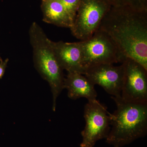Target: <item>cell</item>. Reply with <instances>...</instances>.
Wrapping results in <instances>:
<instances>
[{
    "label": "cell",
    "mask_w": 147,
    "mask_h": 147,
    "mask_svg": "<svg viewBox=\"0 0 147 147\" xmlns=\"http://www.w3.org/2000/svg\"><path fill=\"white\" fill-rule=\"evenodd\" d=\"M98 29L110 37L125 57L147 70V10L111 6Z\"/></svg>",
    "instance_id": "cell-1"
},
{
    "label": "cell",
    "mask_w": 147,
    "mask_h": 147,
    "mask_svg": "<svg viewBox=\"0 0 147 147\" xmlns=\"http://www.w3.org/2000/svg\"><path fill=\"white\" fill-rule=\"evenodd\" d=\"M117 109L110 113V132L107 143L121 147L145 137L147 132V102L126 101L121 96H112Z\"/></svg>",
    "instance_id": "cell-2"
},
{
    "label": "cell",
    "mask_w": 147,
    "mask_h": 147,
    "mask_svg": "<svg viewBox=\"0 0 147 147\" xmlns=\"http://www.w3.org/2000/svg\"><path fill=\"white\" fill-rule=\"evenodd\" d=\"M29 33L35 67L50 85L53 96V110L55 111L57 98L64 89L63 69L55 57L51 40L38 24L32 23Z\"/></svg>",
    "instance_id": "cell-3"
},
{
    "label": "cell",
    "mask_w": 147,
    "mask_h": 147,
    "mask_svg": "<svg viewBox=\"0 0 147 147\" xmlns=\"http://www.w3.org/2000/svg\"><path fill=\"white\" fill-rule=\"evenodd\" d=\"M80 42L82 65L85 70L98 65L122 63L127 59L110 37L98 29L90 38Z\"/></svg>",
    "instance_id": "cell-4"
},
{
    "label": "cell",
    "mask_w": 147,
    "mask_h": 147,
    "mask_svg": "<svg viewBox=\"0 0 147 147\" xmlns=\"http://www.w3.org/2000/svg\"><path fill=\"white\" fill-rule=\"evenodd\" d=\"M111 7L105 0H81L70 29L72 35L81 40L90 38L98 29Z\"/></svg>",
    "instance_id": "cell-5"
},
{
    "label": "cell",
    "mask_w": 147,
    "mask_h": 147,
    "mask_svg": "<svg viewBox=\"0 0 147 147\" xmlns=\"http://www.w3.org/2000/svg\"><path fill=\"white\" fill-rule=\"evenodd\" d=\"M86 126L81 132V147H93L97 141L106 139L110 132V113L97 99L88 101L84 107Z\"/></svg>",
    "instance_id": "cell-6"
},
{
    "label": "cell",
    "mask_w": 147,
    "mask_h": 147,
    "mask_svg": "<svg viewBox=\"0 0 147 147\" xmlns=\"http://www.w3.org/2000/svg\"><path fill=\"white\" fill-rule=\"evenodd\" d=\"M124 68L121 97L124 100L147 102V70L136 61L127 58Z\"/></svg>",
    "instance_id": "cell-7"
},
{
    "label": "cell",
    "mask_w": 147,
    "mask_h": 147,
    "mask_svg": "<svg viewBox=\"0 0 147 147\" xmlns=\"http://www.w3.org/2000/svg\"><path fill=\"white\" fill-rule=\"evenodd\" d=\"M84 75L94 86L99 85L113 96H121L123 83L124 68L122 64L98 65L87 68Z\"/></svg>",
    "instance_id": "cell-8"
},
{
    "label": "cell",
    "mask_w": 147,
    "mask_h": 147,
    "mask_svg": "<svg viewBox=\"0 0 147 147\" xmlns=\"http://www.w3.org/2000/svg\"><path fill=\"white\" fill-rule=\"evenodd\" d=\"M55 57L62 69L67 72L85 74L86 70L82 65L81 42H67L51 40Z\"/></svg>",
    "instance_id": "cell-9"
},
{
    "label": "cell",
    "mask_w": 147,
    "mask_h": 147,
    "mask_svg": "<svg viewBox=\"0 0 147 147\" xmlns=\"http://www.w3.org/2000/svg\"><path fill=\"white\" fill-rule=\"evenodd\" d=\"M64 89L67 90V95L72 100L81 98H85L88 101L96 100L97 93L94 85L82 74L68 72L64 79Z\"/></svg>",
    "instance_id": "cell-10"
},
{
    "label": "cell",
    "mask_w": 147,
    "mask_h": 147,
    "mask_svg": "<svg viewBox=\"0 0 147 147\" xmlns=\"http://www.w3.org/2000/svg\"><path fill=\"white\" fill-rule=\"evenodd\" d=\"M43 19L47 24L70 29L74 21L61 0H45L41 5Z\"/></svg>",
    "instance_id": "cell-11"
},
{
    "label": "cell",
    "mask_w": 147,
    "mask_h": 147,
    "mask_svg": "<svg viewBox=\"0 0 147 147\" xmlns=\"http://www.w3.org/2000/svg\"><path fill=\"white\" fill-rule=\"evenodd\" d=\"M111 6L128 7L137 10H147V0H105Z\"/></svg>",
    "instance_id": "cell-12"
},
{
    "label": "cell",
    "mask_w": 147,
    "mask_h": 147,
    "mask_svg": "<svg viewBox=\"0 0 147 147\" xmlns=\"http://www.w3.org/2000/svg\"><path fill=\"white\" fill-rule=\"evenodd\" d=\"M74 22L81 0H61Z\"/></svg>",
    "instance_id": "cell-13"
},
{
    "label": "cell",
    "mask_w": 147,
    "mask_h": 147,
    "mask_svg": "<svg viewBox=\"0 0 147 147\" xmlns=\"http://www.w3.org/2000/svg\"><path fill=\"white\" fill-rule=\"evenodd\" d=\"M8 62V58H7L4 61H3L0 57V79L2 78L4 74Z\"/></svg>",
    "instance_id": "cell-14"
},
{
    "label": "cell",
    "mask_w": 147,
    "mask_h": 147,
    "mask_svg": "<svg viewBox=\"0 0 147 147\" xmlns=\"http://www.w3.org/2000/svg\"><path fill=\"white\" fill-rule=\"evenodd\" d=\"M45 1V0H42V1Z\"/></svg>",
    "instance_id": "cell-15"
}]
</instances>
